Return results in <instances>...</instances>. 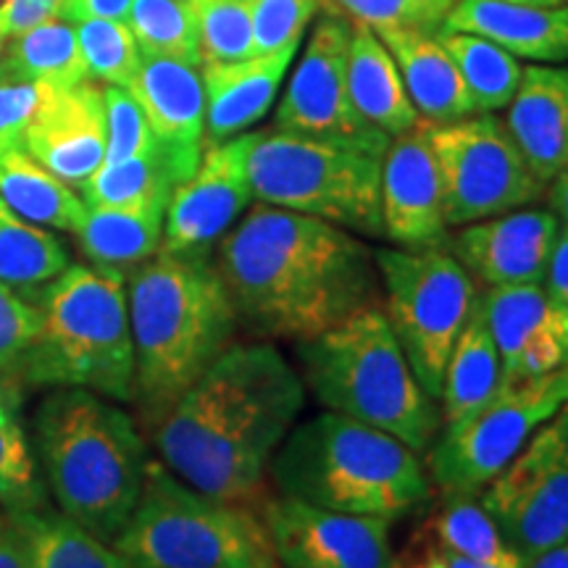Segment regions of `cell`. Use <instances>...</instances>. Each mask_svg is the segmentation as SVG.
<instances>
[{"label":"cell","mask_w":568,"mask_h":568,"mask_svg":"<svg viewBox=\"0 0 568 568\" xmlns=\"http://www.w3.org/2000/svg\"><path fill=\"white\" fill-rule=\"evenodd\" d=\"M32 435L61 514L111 545L138 506L151 464L134 418L109 397L59 387L40 403Z\"/></svg>","instance_id":"277c9868"},{"label":"cell","mask_w":568,"mask_h":568,"mask_svg":"<svg viewBox=\"0 0 568 568\" xmlns=\"http://www.w3.org/2000/svg\"><path fill=\"white\" fill-rule=\"evenodd\" d=\"M297 48L255 53L243 61L201 63L205 145L240 138L272 111Z\"/></svg>","instance_id":"7402d4cb"},{"label":"cell","mask_w":568,"mask_h":568,"mask_svg":"<svg viewBox=\"0 0 568 568\" xmlns=\"http://www.w3.org/2000/svg\"><path fill=\"white\" fill-rule=\"evenodd\" d=\"M276 560L284 568H393V524L318 508L287 495L258 506Z\"/></svg>","instance_id":"9a60e30c"},{"label":"cell","mask_w":568,"mask_h":568,"mask_svg":"<svg viewBox=\"0 0 568 568\" xmlns=\"http://www.w3.org/2000/svg\"><path fill=\"white\" fill-rule=\"evenodd\" d=\"M305 393L280 347L232 343L153 426L161 464L205 495L258 508Z\"/></svg>","instance_id":"7a4b0ae2"},{"label":"cell","mask_w":568,"mask_h":568,"mask_svg":"<svg viewBox=\"0 0 568 568\" xmlns=\"http://www.w3.org/2000/svg\"><path fill=\"white\" fill-rule=\"evenodd\" d=\"M247 180L258 203L385 237L376 155L280 130L253 132Z\"/></svg>","instance_id":"9c48e42d"},{"label":"cell","mask_w":568,"mask_h":568,"mask_svg":"<svg viewBox=\"0 0 568 568\" xmlns=\"http://www.w3.org/2000/svg\"><path fill=\"white\" fill-rule=\"evenodd\" d=\"M126 568H282L258 508L211 497L151 460L122 535Z\"/></svg>","instance_id":"ba28073f"},{"label":"cell","mask_w":568,"mask_h":568,"mask_svg":"<svg viewBox=\"0 0 568 568\" xmlns=\"http://www.w3.org/2000/svg\"><path fill=\"white\" fill-rule=\"evenodd\" d=\"M0 201L38 226L77 232L88 205L27 153L24 134L0 138Z\"/></svg>","instance_id":"4316f807"},{"label":"cell","mask_w":568,"mask_h":568,"mask_svg":"<svg viewBox=\"0 0 568 568\" xmlns=\"http://www.w3.org/2000/svg\"><path fill=\"white\" fill-rule=\"evenodd\" d=\"M550 205H552V213L558 216L560 224L568 226V169L560 176H556V180L550 182Z\"/></svg>","instance_id":"f907efd6"},{"label":"cell","mask_w":568,"mask_h":568,"mask_svg":"<svg viewBox=\"0 0 568 568\" xmlns=\"http://www.w3.org/2000/svg\"><path fill=\"white\" fill-rule=\"evenodd\" d=\"M174 187V174L169 172L155 145L153 151L134 159L103 163L80 190L88 209H103V205H169Z\"/></svg>","instance_id":"d590c367"},{"label":"cell","mask_w":568,"mask_h":568,"mask_svg":"<svg viewBox=\"0 0 568 568\" xmlns=\"http://www.w3.org/2000/svg\"><path fill=\"white\" fill-rule=\"evenodd\" d=\"M24 148L69 187H82L105 161V101L90 80L53 90L24 130Z\"/></svg>","instance_id":"44dd1931"},{"label":"cell","mask_w":568,"mask_h":568,"mask_svg":"<svg viewBox=\"0 0 568 568\" xmlns=\"http://www.w3.org/2000/svg\"><path fill=\"white\" fill-rule=\"evenodd\" d=\"M295 355L305 389L324 410L387 432L418 456L443 432L437 400L418 385L382 303L295 343Z\"/></svg>","instance_id":"8992f818"},{"label":"cell","mask_w":568,"mask_h":568,"mask_svg":"<svg viewBox=\"0 0 568 568\" xmlns=\"http://www.w3.org/2000/svg\"><path fill=\"white\" fill-rule=\"evenodd\" d=\"M6 524L17 535L30 568H126L109 542L45 506L11 510Z\"/></svg>","instance_id":"f546056e"},{"label":"cell","mask_w":568,"mask_h":568,"mask_svg":"<svg viewBox=\"0 0 568 568\" xmlns=\"http://www.w3.org/2000/svg\"><path fill=\"white\" fill-rule=\"evenodd\" d=\"M503 385L500 355L487 326L481 295L471 305V314L447 358L443 393L437 397L443 429L471 418Z\"/></svg>","instance_id":"83f0119b"},{"label":"cell","mask_w":568,"mask_h":568,"mask_svg":"<svg viewBox=\"0 0 568 568\" xmlns=\"http://www.w3.org/2000/svg\"><path fill=\"white\" fill-rule=\"evenodd\" d=\"M439 30L471 32L535 63L568 61V3L531 6L514 0H458Z\"/></svg>","instance_id":"cb8c5ba5"},{"label":"cell","mask_w":568,"mask_h":568,"mask_svg":"<svg viewBox=\"0 0 568 568\" xmlns=\"http://www.w3.org/2000/svg\"><path fill=\"white\" fill-rule=\"evenodd\" d=\"M382 226L395 247L422 251L447 247V219L439 166L422 122L400 138H393L382 155Z\"/></svg>","instance_id":"d6986e66"},{"label":"cell","mask_w":568,"mask_h":568,"mask_svg":"<svg viewBox=\"0 0 568 568\" xmlns=\"http://www.w3.org/2000/svg\"><path fill=\"white\" fill-rule=\"evenodd\" d=\"M0 568H30L17 535L6 521H0Z\"/></svg>","instance_id":"681fc988"},{"label":"cell","mask_w":568,"mask_h":568,"mask_svg":"<svg viewBox=\"0 0 568 568\" xmlns=\"http://www.w3.org/2000/svg\"><path fill=\"white\" fill-rule=\"evenodd\" d=\"M134 403L153 426L234 343L237 311L209 258L155 253L126 276Z\"/></svg>","instance_id":"3957f363"},{"label":"cell","mask_w":568,"mask_h":568,"mask_svg":"<svg viewBox=\"0 0 568 568\" xmlns=\"http://www.w3.org/2000/svg\"><path fill=\"white\" fill-rule=\"evenodd\" d=\"M63 0H3L0 6V30L6 38H19V34L34 30L42 21L59 19Z\"/></svg>","instance_id":"bcb514c9"},{"label":"cell","mask_w":568,"mask_h":568,"mask_svg":"<svg viewBox=\"0 0 568 568\" xmlns=\"http://www.w3.org/2000/svg\"><path fill=\"white\" fill-rule=\"evenodd\" d=\"M426 134L443 180L447 226H466L527 209L548 190L518 153L506 122L495 113L426 124Z\"/></svg>","instance_id":"7c38bea8"},{"label":"cell","mask_w":568,"mask_h":568,"mask_svg":"<svg viewBox=\"0 0 568 568\" xmlns=\"http://www.w3.org/2000/svg\"><path fill=\"white\" fill-rule=\"evenodd\" d=\"M503 122L539 182L550 184L564 174L568 169V69L524 67Z\"/></svg>","instance_id":"603a6c76"},{"label":"cell","mask_w":568,"mask_h":568,"mask_svg":"<svg viewBox=\"0 0 568 568\" xmlns=\"http://www.w3.org/2000/svg\"><path fill=\"white\" fill-rule=\"evenodd\" d=\"M19 385L13 376H0V506L6 514L45 506L38 460L21 424Z\"/></svg>","instance_id":"e575fe53"},{"label":"cell","mask_w":568,"mask_h":568,"mask_svg":"<svg viewBox=\"0 0 568 568\" xmlns=\"http://www.w3.org/2000/svg\"><path fill=\"white\" fill-rule=\"evenodd\" d=\"M74 30L90 80L130 88L142 59L130 27L124 21L88 19L77 21Z\"/></svg>","instance_id":"f35d334b"},{"label":"cell","mask_w":568,"mask_h":568,"mask_svg":"<svg viewBox=\"0 0 568 568\" xmlns=\"http://www.w3.org/2000/svg\"><path fill=\"white\" fill-rule=\"evenodd\" d=\"M0 77L40 82L51 90H69L88 82V63L82 59L74 24L51 19L13 38L6 59H0Z\"/></svg>","instance_id":"1f68e13d"},{"label":"cell","mask_w":568,"mask_h":568,"mask_svg":"<svg viewBox=\"0 0 568 568\" xmlns=\"http://www.w3.org/2000/svg\"><path fill=\"white\" fill-rule=\"evenodd\" d=\"M3 42H6V34L0 30V59H3Z\"/></svg>","instance_id":"db71d44e"},{"label":"cell","mask_w":568,"mask_h":568,"mask_svg":"<svg viewBox=\"0 0 568 568\" xmlns=\"http://www.w3.org/2000/svg\"><path fill=\"white\" fill-rule=\"evenodd\" d=\"M560 222L548 209H516L458 226L447 251L485 290L542 284Z\"/></svg>","instance_id":"ac0fdd59"},{"label":"cell","mask_w":568,"mask_h":568,"mask_svg":"<svg viewBox=\"0 0 568 568\" xmlns=\"http://www.w3.org/2000/svg\"><path fill=\"white\" fill-rule=\"evenodd\" d=\"M351 30L353 21L326 6V13L305 42L295 74L290 77L274 126L280 132L324 140L382 159L393 140L355 111L347 92Z\"/></svg>","instance_id":"5bb4252c"},{"label":"cell","mask_w":568,"mask_h":568,"mask_svg":"<svg viewBox=\"0 0 568 568\" xmlns=\"http://www.w3.org/2000/svg\"><path fill=\"white\" fill-rule=\"evenodd\" d=\"M255 53L297 48L322 0H247Z\"/></svg>","instance_id":"60d3db41"},{"label":"cell","mask_w":568,"mask_h":568,"mask_svg":"<svg viewBox=\"0 0 568 568\" xmlns=\"http://www.w3.org/2000/svg\"><path fill=\"white\" fill-rule=\"evenodd\" d=\"M435 34L456 61L477 113L506 109L510 98L516 95L524 71L516 55H510L497 42L471 32L437 30Z\"/></svg>","instance_id":"836d02e7"},{"label":"cell","mask_w":568,"mask_h":568,"mask_svg":"<svg viewBox=\"0 0 568 568\" xmlns=\"http://www.w3.org/2000/svg\"><path fill=\"white\" fill-rule=\"evenodd\" d=\"M351 21H361L372 30L382 27H410V30L437 32L458 0H322Z\"/></svg>","instance_id":"ab89813d"},{"label":"cell","mask_w":568,"mask_h":568,"mask_svg":"<svg viewBox=\"0 0 568 568\" xmlns=\"http://www.w3.org/2000/svg\"><path fill=\"white\" fill-rule=\"evenodd\" d=\"M237 322L261 339H311L382 301L374 251L353 232L258 203L219 243Z\"/></svg>","instance_id":"6da1fadb"},{"label":"cell","mask_w":568,"mask_h":568,"mask_svg":"<svg viewBox=\"0 0 568 568\" xmlns=\"http://www.w3.org/2000/svg\"><path fill=\"white\" fill-rule=\"evenodd\" d=\"M38 305L0 284V376L17 379L19 364L38 332Z\"/></svg>","instance_id":"7bdbcfd3"},{"label":"cell","mask_w":568,"mask_h":568,"mask_svg":"<svg viewBox=\"0 0 568 568\" xmlns=\"http://www.w3.org/2000/svg\"><path fill=\"white\" fill-rule=\"evenodd\" d=\"M134 0H63V9L59 19L88 21V19H105V21H124L130 19V9Z\"/></svg>","instance_id":"7dc6e473"},{"label":"cell","mask_w":568,"mask_h":568,"mask_svg":"<svg viewBox=\"0 0 568 568\" xmlns=\"http://www.w3.org/2000/svg\"><path fill=\"white\" fill-rule=\"evenodd\" d=\"M527 568H568V539L556 545V548L545 550L542 556H537Z\"/></svg>","instance_id":"816d5d0a"},{"label":"cell","mask_w":568,"mask_h":568,"mask_svg":"<svg viewBox=\"0 0 568 568\" xmlns=\"http://www.w3.org/2000/svg\"><path fill=\"white\" fill-rule=\"evenodd\" d=\"M479 500L527 564L568 539V403L481 489Z\"/></svg>","instance_id":"4fadbf2b"},{"label":"cell","mask_w":568,"mask_h":568,"mask_svg":"<svg viewBox=\"0 0 568 568\" xmlns=\"http://www.w3.org/2000/svg\"><path fill=\"white\" fill-rule=\"evenodd\" d=\"M374 32L393 53L410 103L424 124H450L477 113L456 61L435 32L410 27H382Z\"/></svg>","instance_id":"d4e9b609"},{"label":"cell","mask_w":568,"mask_h":568,"mask_svg":"<svg viewBox=\"0 0 568 568\" xmlns=\"http://www.w3.org/2000/svg\"><path fill=\"white\" fill-rule=\"evenodd\" d=\"M500 355L503 385L537 379L568 366V305L542 284L479 290Z\"/></svg>","instance_id":"e0dca14e"},{"label":"cell","mask_w":568,"mask_h":568,"mask_svg":"<svg viewBox=\"0 0 568 568\" xmlns=\"http://www.w3.org/2000/svg\"><path fill=\"white\" fill-rule=\"evenodd\" d=\"M410 539L487 564L518 556L503 539L493 516L481 506L479 495H439L437 506L424 516Z\"/></svg>","instance_id":"4dcf8cb0"},{"label":"cell","mask_w":568,"mask_h":568,"mask_svg":"<svg viewBox=\"0 0 568 568\" xmlns=\"http://www.w3.org/2000/svg\"><path fill=\"white\" fill-rule=\"evenodd\" d=\"M151 124L155 145L176 184L195 172L205 148V90L201 67L142 55L130 88Z\"/></svg>","instance_id":"ffe728a7"},{"label":"cell","mask_w":568,"mask_h":568,"mask_svg":"<svg viewBox=\"0 0 568 568\" xmlns=\"http://www.w3.org/2000/svg\"><path fill=\"white\" fill-rule=\"evenodd\" d=\"M253 132L203 148L197 169L176 184L163 219L159 253L209 258L213 245L232 230L253 201L247 180V151Z\"/></svg>","instance_id":"2e32d148"},{"label":"cell","mask_w":568,"mask_h":568,"mask_svg":"<svg viewBox=\"0 0 568 568\" xmlns=\"http://www.w3.org/2000/svg\"><path fill=\"white\" fill-rule=\"evenodd\" d=\"M126 27L142 55H163L201 67L195 17L187 0H134Z\"/></svg>","instance_id":"8d00e7d4"},{"label":"cell","mask_w":568,"mask_h":568,"mask_svg":"<svg viewBox=\"0 0 568 568\" xmlns=\"http://www.w3.org/2000/svg\"><path fill=\"white\" fill-rule=\"evenodd\" d=\"M568 403V366L537 379L500 385L471 418L437 435L426 471L439 495H479L529 437Z\"/></svg>","instance_id":"8fae6325"},{"label":"cell","mask_w":568,"mask_h":568,"mask_svg":"<svg viewBox=\"0 0 568 568\" xmlns=\"http://www.w3.org/2000/svg\"><path fill=\"white\" fill-rule=\"evenodd\" d=\"M347 92L355 111L389 140L422 124L393 53L379 34L361 21H353L347 45Z\"/></svg>","instance_id":"484cf974"},{"label":"cell","mask_w":568,"mask_h":568,"mask_svg":"<svg viewBox=\"0 0 568 568\" xmlns=\"http://www.w3.org/2000/svg\"><path fill=\"white\" fill-rule=\"evenodd\" d=\"M393 568H527L524 558H508L497 560V564H487V560H474L456 556V552H447L432 545L418 542V539H408L406 550L400 556H395Z\"/></svg>","instance_id":"f6af8a7d"},{"label":"cell","mask_w":568,"mask_h":568,"mask_svg":"<svg viewBox=\"0 0 568 568\" xmlns=\"http://www.w3.org/2000/svg\"><path fill=\"white\" fill-rule=\"evenodd\" d=\"M374 264L389 326L418 385L437 400L447 358L477 301V282L447 247H376Z\"/></svg>","instance_id":"30bf717a"},{"label":"cell","mask_w":568,"mask_h":568,"mask_svg":"<svg viewBox=\"0 0 568 568\" xmlns=\"http://www.w3.org/2000/svg\"><path fill=\"white\" fill-rule=\"evenodd\" d=\"M51 88L40 82L0 77V138L6 134H24L27 124L51 98Z\"/></svg>","instance_id":"ee69618b"},{"label":"cell","mask_w":568,"mask_h":568,"mask_svg":"<svg viewBox=\"0 0 568 568\" xmlns=\"http://www.w3.org/2000/svg\"><path fill=\"white\" fill-rule=\"evenodd\" d=\"M163 219L166 205H103L88 209L74 234L92 264L124 272L161 251Z\"/></svg>","instance_id":"f1b7e54d"},{"label":"cell","mask_w":568,"mask_h":568,"mask_svg":"<svg viewBox=\"0 0 568 568\" xmlns=\"http://www.w3.org/2000/svg\"><path fill=\"white\" fill-rule=\"evenodd\" d=\"M69 268L67 247L0 201V284L34 297Z\"/></svg>","instance_id":"d6a6232c"},{"label":"cell","mask_w":568,"mask_h":568,"mask_svg":"<svg viewBox=\"0 0 568 568\" xmlns=\"http://www.w3.org/2000/svg\"><path fill=\"white\" fill-rule=\"evenodd\" d=\"M40 324L17 379L82 387L109 400H134V345L126 274L109 266H69L34 295Z\"/></svg>","instance_id":"52a82bcc"},{"label":"cell","mask_w":568,"mask_h":568,"mask_svg":"<svg viewBox=\"0 0 568 568\" xmlns=\"http://www.w3.org/2000/svg\"><path fill=\"white\" fill-rule=\"evenodd\" d=\"M514 3H531V6H564L568 0H514Z\"/></svg>","instance_id":"f5cc1de1"},{"label":"cell","mask_w":568,"mask_h":568,"mask_svg":"<svg viewBox=\"0 0 568 568\" xmlns=\"http://www.w3.org/2000/svg\"><path fill=\"white\" fill-rule=\"evenodd\" d=\"M195 17L201 63L243 61L255 55L247 0H187Z\"/></svg>","instance_id":"74e56055"},{"label":"cell","mask_w":568,"mask_h":568,"mask_svg":"<svg viewBox=\"0 0 568 568\" xmlns=\"http://www.w3.org/2000/svg\"><path fill=\"white\" fill-rule=\"evenodd\" d=\"M276 495L355 516L397 518L432 506L426 464L406 443L322 410L297 422L268 466Z\"/></svg>","instance_id":"5b68a950"},{"label":"cell","mask_w":568,"mask_h":568,"mask_svg":"<svg viewBox=\"0 0 568 568\" xmlns=\"http://www.w3.org/2000/svg\"><path fill=\"white\" fill-rule=\"evenodd\" d=\"M542 287L548 293L560 301L564 305H568V226L560 224L556 245H552L550 253V264L548 272H545Z\"/></svg>","instance_id":"c3c4849f"},{"label":"cell","mask_w":568,"mask_h":568,"mask_svg":"<svg viewBox=\"0 0 568 568\" xmlns=\"http://www.w3.org/2000/svg\"><path fill=\"white\" fill-rule=\"evenodd\" d=\"M105 101V161L119 163L134 155H142L155 148V138L151 124L140 103L126 88L109 84L103 90Z\"/></svg>","instance_id":"b9f144b4"}]
</instances>
